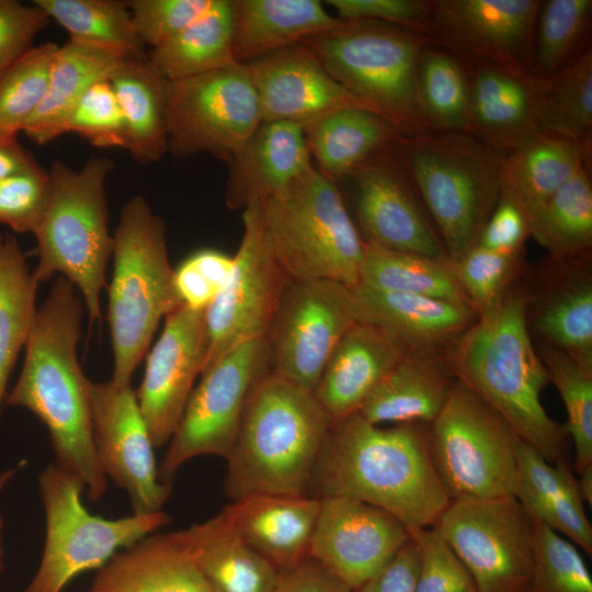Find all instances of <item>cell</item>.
<instances>
[{"label": "cell", "mask_w": 592, "mask_h": 592, "mask_svg": "<svg viewBox=\"0 0 592 592\" xmlns=\"http://www.w3.org/2000/svg\"><path fill=\"white\" fill-rule=\"evenodd\" d=\"M57 48L53 42L35 45L0 78V137L21 133L37 110Z\"/></svg>", "instance_id": "cell-47"}, {"label": "cell", "mask_w": 592, "mask_h": 592, "mask_svg": "<svg viewBox=\"0 0 592 592\" xmlns=\"http://www.w3.org/2000/svg\"><path fill=\"white\" fill-rule=\"evenodd\" d=\"M25 466V462H20L14 466H11L2 471H0V493L5 488V486L14 478V476ZM3 519L0 514V573L4 570L3 561Z\"/></svg>", "instance_id": "cell-61"}, {"label": "cell", "mask_w": 592, "mask_h": 592, "mask_svg": "<svg viewBox=\"0 0 592 592\" xmlns=\"http://www.w3.org/2000/svg\"><path fill=\"white\" fill-rule=\"evenodd\" d=\"M530 235L553 258L580 257L592 244L591 167H582L530 219Z\"/></svg>", "instance_id": "cell-40"}, {"label": "cell", "mask_w": 592, "mask_h": 592, "mask_svg": "<svg viewBox=\"0 0 592 592\" xmlns=\"http://www.w3.org/2000/svg\"><path fill=\"white\" fill-rule=\"evenodd\" d=\"M37 164L33 155L20 144L18 135L0 137V182Z\"/></svg>", "instance_id": "cell-60"}, {"label": "cell", "mask_w": 592, "mask_h": 592, "mask_svg": "<svg viewBox=\"0 0 592 592\" xmlns=\"http://www.w3.org/2000/svg\"><path fill=\"white\" fill-rule=\"evenodd\" d=\"M49 20L65 29L70 39L92 44L125 59H146L127 1L34 0Z\"/></svg>", "instance_id": "cell-41"}, {"label": "cell", "mask_w": 592, "mask_h": 592, "mask_svg": "<svg viewBox=\"0 0 592 592\" xmlns=\"http://www.w3.org/2000/svg\"><path fill=\"white\" fill-rule=\"evenodd\" d=\"M591 157L576 144L538 134L505 155L502 187L530 219Z\"/></svg>", "instance_id": "cell-35"}, {"label": "cell", "mask_w": 592, "mask_h": 592, "mask_svg": "<svg viewBox=\"0 0 592 592\" xmlns=\"http://www.w3.org/2000/svg\"><path fill=\"white\" fill-rule=\"evenodd\" d=\"M396 144L349 175L354 182L361 236L374 247L448 260L439 234L420 206Z\"/></svg>", "instance_id": "cell-19"}, {"label": "cell", "mask_w": 592, "mask_h": 592, "mask_svg": "<svg viewBox=\"0 0 592 592\" xmlns=\"http://www.w3.org/2000/svg\"><path fill=\"white\" fill-rule=\"evenodd\" d=\"M73 133L99 148H127L123 112L110 83L101 81L88 89L69 113L62 135Z\"/></svg>", "instance_id": "cell-50"}, {"label": "cell", "mask_w": 592, "mask_h": 592, "mask_svg": "<svg viewBox=\"0 0 592 592\" xmlns=\"http://www.w3.org/2000/svg\"><path fill=\"white\" fill-rule=\"evenodd\" d=\"M93 441L101 468L125 490L136 514L162 511L172 487L160 480L152 443L130 385L88 384Z\"/></svg>", "instance_id": "cell-17"}, {"label": "cell", "mask_w": 592, "mask_h": 592, "mask_svg": "<svg viewBox=\"0 0 592 592\" xmlns=\"http://www.w3.org/2000/svg\"><path fill=\"white\" fill-rule=\"evenodd\" d=\"M234 56L247 64L342 23L318 0H232Z\"/></svg>", "instance_id": "cell-31"}, {"label": "cell", "mask_w": 592, "mask_h": 592, "mask_svg": "<svg viewBox=\"0 0 592 592\" xmlns=\"http://www.w3.org/2000/svg\"><path fill=\"white\" fill-rule=\"evenodd\" d=\"M425 423L373 424L357 412L331 425L309 496L379 508L408 528L434 526L451 503L430 453Z\"/></svg>", "instance_id": "cell-1"}, {"label": "cell", "mask_w": 592, "mask_h": 592, "mask_svg": "<svg viewBox=\"0 0 592 592\" xmlns=\"http://www.w3.org/2000/svg\"><path fill=\"white\" fill-rule=\"evenodd\" d=\"M398 157L451 263L479 240L502 192L505 153L466 132L402 136Z\"/></svg>", "instance_id": "cell-5"}, {"label": "cell", "mask_w": 592, "mask_h": 592, "mask_svg": "<svg viewBox=\"0 0 592 592\" xmlns=\"http://www.w3.org/2000/svg\"><path fill=\"white\" fill-rule=\"evenodd\" d=\"M113 277L107 320L114 353L111 380L125 386L149 348L163 317L182 305L174 284L166 227L146 198L133 196L113 232Z\"/></svg>", "instance_id": "cell-6"}, {"label": "cell", "mask_w": 592, "mask_h": 592, "mask_svg": "<svg viewBox=\"0 0 592 592\" xmlns=\"http://www.w3.org/2000/svg\"><path fill=\"white\" fill-rule=\"evenodd\" d=\"M537 84L540 133L571 141L592 156V46Z\"/></svg>", "instance_id": "cell-38"}, {"label": "cell", "mask_w": 592, "mask_h": 592, "mask_svg": "<svg viewBox=\"0 0 592 592\" xmlns=\"http://www.w3.org/2000/svg\"><path fill=\"white\" fill-rule=\"evenodd\" d=\"M125 60L114 52L70 38L58 46L45 95L22 133L37 145L61 136L69 113L83 93L93 84L110 80Z\"/></svg>", "instance_id": "cell-32"}, {"label": "cell", "mask_w": 592, "mask_h": 592, "mask_svg": "<svg viewBox=\"0 0 592 592\" xmlns=\"http://www.w3.org/2000/svg\"><path fill=\"white\" fill-rule=\"evenodd\" d=\"M429 37L376 22L342 21L305 39L325 69L368 110L394 122L405 136L430 130L417 92V67Z\"/></svg>", "instance_id": "cell-9"}, {"label": "cell", "mask_w": 592, "mask_h": 592, "mask_svg": "<svg viewBox=\"0 0 592 592\" xmlns=\"http://www.w3.org/2000/svg\"><path fill=\"white\" fill-rule=\"evenodd\" d=\"M303 128L317 169L335 182L405 136L394 122L361 106L334 111Z\"/></svg>", "instance_id": "cell-33"}, {"label": "cell", "mask_w": 592, "mask_h": 592, "mask_svg": "<svg viewBox=\"0 0 592 592\" xmlns=\"http://www.w3.org/2000/svg\"><path fill=\"white\" fill-rule=\"evenodd\" d=\"M357 321L350 286L291 280L266 335L271 371L314 391L337 345Z\"/></svg>", "instance_id": "cell-16"}, {"label": "cell", "mask_w": 592, "mask_h": 592, "mask_svg": "<svg viewBox=\"0 0 592 592\" xmlns=\"http://www.w3.org/2000/svg\"><path fill=\"white\" fill-rule=\"evenodd\" d=\"M49 183V171L41 164L1 181L0 224L18 234H34L47 202Z\"/></svg>", "instance_id": "cell-52"}, {"label": "cell", "mask_w": 592, "mask_h": 592, "mask_svg": "<svg viewBox=\"0 0 592 592\" xmlns=\"http://www.w3.org/2000/svg\"><path fill=\"white\" fill-rule=\"evenodd\" d=\"M428 435L433 465L451 502L513 496L519 437L465 384L456 379L445 406L428 425Z\"/></svg>", "instance_id": "cell-11"}, {"label": "cell", "mask_w": 592, "mask_h": 592, "mask_svg": "<svg viewBox=\"0 0 592 592\" xmlns=\"http://www.w3.org/2000/svg\"><path fill=\"white\" fill-rule=\"evenodd\" d=\"M570 277V276H569ZM540 342L592 367V284L574 276L560 282L528 318Z\"/></svg>", "instance_id": "cell-44"}, {"label": "cell", "mask_w": 592, "mask_h": 592, "mask_svg": "<svg viewBox=\"0 0 592 592\" xmlns=\"http://www.w3.org/2000/svg\"><path fill=\"white\" fill-rule=\"evenodd\" d=\"M45 512V542L35 574L23 592H64L79 574L99 570L116 553L170 523L158 511L119 519L90 513L82 503V482L48 464L38 476Z\"/></svg>", "instance_id": "cell-10"}, {"label": "cell", "mask_w": 592, "mask_h": 592, "mask_svg": "<svg viewBox=\"0 0 592 592\" xmlns=\"http://www.w3.org/2000/svg\"><path fill=\"white\" fill-rule=\"evenodd\" d=\"M113 168L105 157H92L80 169L55 161L48 170L47 202L34 231L35 280L46 282L58 273L69 280L82 294L91 325L102 319L100 296L113 250L105 194Z\"/></svg>", "instance_id": "cell-7"}, {"label": "cell", "mask_w": 592, "mask_h": 592, "mask_svg": "<svg viewBox=\"0 0 592 592\" xmlns=\"http://www.w3.org/2000/svg\"><path fill=\"white\" fill-rule=\"evenodd\" d=\"M462 61L469 91L466 133L505 155L540 134L536 81L494 64Z\"/></svg>", "instance_id": "cell-23"}, {"label": "cell", "mask_w": 592, "mask_h": 592, "mask_svg": "<svg viewBox=\"0 0 592 592\" xmlns=\"http://www.w3.org/2000/svg\"><path fill=\"white\" fill-rule=\"evenodd\" d=\"M456 383L439 351L410 350L384 377L357 411L366 421L430 424Z\"/></svg>", "instance_id": "cell-29"}, {"label": "cell", "mask_w": 592, "mask_h": 592, "mask_svg": "<svg viewBox=\"0 0 592 592\" xmlns=\"http://www.w3.org/2000/svg\"><path fill=\"white\" fill-rule=\"evenodd\" d=\"M332 423L312 390L269 369L254 384L225 457V491L309 496L315 466Z\"/></svg>", "instance_id": "cell-4"}, {"label": "cell", "mask_w": 592, "mask_h": 592, "mask_svg": "<svg viewBox=\"0 0 592 592\" xmlns=\"http://www.w3.org/2000/svg\"><path fill=\"white\" fill-rule=\"evenodd\" d=\"M147 60L168 81L200 76L237 62L232 0H216L201 18L150 49Z\"/></svg>", "instance_id": "cell-37"}, {"label": "cell", "mask_w": 592, "mask_h": 592, "mask_svg": "<svg viewBox=\"0 0 592 592\" xmlns=\"http://www.w3.org/2000/svg\"><path fill=\"white\" fill-rule=\"evenodd\" d=\"M533 525L528 592H592L591 573L576 545L538 521Z\"/></svg>", "instance_id": "cell-48"}, {"label": "cell", "mask_w": 592, "mask_h": 592, "mask_svg": "<svg viewBox=\"0 0 592 592\" xmlns=\"http://www.w3.org/2000/svg\"><path fill=\"white\" fill-rule=\"evenodd\" d=\"M592 0H542L537 12L528 75L544 82L591 45Z\"/></svg>", "instance_id": "cell-42"}, {"label": "cell", "mask_w": 592, "mask_h": 592, "mask_svg": "<svg viewBox=\"0 0 592 592\" xmlns=\"http://www.w3.org/2000/svg\"><path fill=\"white\" fill-rule=\"evenodd\" d=\"M526 294L510 287L502 299L449 345L445 360L465 384L549 463L566 458L567 431L540 400L549 383L527 322Z\"/></svg>", "instance_id": "cell-3"}, {"label": "cell", "mask_w": 592, "mask_h": 592, "mask_svg": "<svg viewBox=\"0 0 592 592\" xmlns=\"http://www.w3.org/2000/svg\"><path fill=\"white\" fill-rule=\"evenodd\" d=\"M269 369L270 348L261 338L229 351L201 374L158 467L161 481L170 483L194 457L227 456L248 397Z\"/></svg>", "instance_id": "cell-13"}, {"label": "cell", "mask_w": 592, "mask_h": 592, "mask_svg": "<svg viewBox=\"0 0 592 592\" xmlns=\"http://www.w3.org/2000/svg\"><path fill=\"white\" fill-rule=\"evenodd\" d=\"M513 497L532 520L563 534L591 556L592 526L584 511L577 478L567 459L553 465L519 440Z\"/></svg>", "instance_id": "cell-30"}, {"label": "cell", "mask_w": 592, "mask_h": 592, "mask_svg": "<svg viewBox=\"0 0 592 592\" xmlns=\"http://www.w3.org/2000/svg\"><path fill=\"white\" fill-rule=\"evenodd\" d=\"M351 288L358 321L388 330L411 350L439 351L477 318L475 310L465 304L380 291L360 283Z\"/></svg>", "instance_id": "cell-28"}, {"label": "cell", "mask_w": 592, "mask_h": 592, "mask_svg": "<svg viewBox=\"0 0 592 592\" xmlns=\"http://www.w3.org/2000/svg\"><path fill=\"white\" fill-rule=\"evenodd\" d=\"M82 305L73 284L64 276L36 309L25 344V360L10 406L35 413L46 425L55 462L77 477L90 500L106 491L92 433L88 384L78 362Z\"/></svg>", "instance_id": "cell-2"}, {"label": "cell", "mask_w": 592, "mask_h": 592, "mask_svg": "<svg viewBox=\"0 0 592 592\" xmlns=\"http://www.w3.org/2000/svg\"><path fill=\"white\" fill-rule=\"evenodd\" d=\"M326 3L341 21H376L426 35L429 0H328Z\"/></svg>", "instance_id": "cell-56"}, {"label": "cell", "mask_w": 592, "mask_h": 592, "mask_svg": "<svg viewBox=\"0 0 592 592\" xmlns=\"http://www.w3.org/2000/svg\"><path fill=\"white\" fill-rule=\"evenodd\" d=\"M227 162L230 209L273 196L312 166L303 126L278 121H263Z\"/></svg>", "instance_id": "cell-25"}, {"label": "cell", "mask_w": 592, "mask_h": 592, "mask_svg": "<svg viewBox=\"0 0 592 592\" xmlns=\"http://www.w3.org/2000/svg\"><path fill=\"white\" fill-rule=\"evenodd\" d=\"M408 530L418 549L414 592H479L471 573L434 526Z\"/></svg>", "instance_id": "cell-51"}, {"label": "cell", "mask_w": 592, "mask_h": 592, "mask_svg": "<svg viewBox=\"0 0 592 592\" xmlns=\"http://www.w3.org/2000/svg\"><path fill=\"white\" fill-rule=\"evenodd\" d=\"M259 203L271 250L291 280L358 284L365 241L335 181L312 164Z\"/></svg>", "instance_id": "cell-8"}, {"label": "cell", "mask_w": 592, "mask_h": 592, "mask_svg": "<svg viewBox=\"0 0 592 592\" xmlns=\"http://www.w3.org/2000/svg\"><path fill=\"white\" fill-rule=\"evenodd\" d=\"M215 1L130 0L127 4L139 39L152 49L205 14Z\"/></svg>", "instance_id": "cell-53"}, {"label": "cell", "mask_w": 592, "mask_h": 592, "mask_svg": "<svg viewBox=\"0 0 592 592\" xmlns=\"http://www.w3.org/2000/svg\"><path fill=\"white\" fill-rule=\"evenodd\" d=\"M273 592H353L310 557L280 570Z\"/></svg>", "instance_id": "cell-59"}, {"label": "cell", "mask_w": 592, "mask_h": 592, "mask_svg": "<svg viewBox=\"0 0 592 592\" xmlns=\"http://www.w3.org/2000/svg\"><path fill=\"white\" fill-rule=\"evenodd\" d=\"M418 574V549L408 543L372 578L353 592H414Z\"/></svg>", "instance_id": "cell-58"}, {"label": "cell", "mask_w": 592, "mask_h": 592, "mask_svg": "<svg viewBox=\"0 0 592 592\" xmlns=\"http://www.w3.org/2000/svg\"><path fill=\"white\" fill-rule=\"evenodd\" d=\"M3 238L4 237L2 235H0V252H1L2 243H3Z\"/></svg>", "instance_id": "cell-63"}, {"label": "cell", "mask_w": 592, "mask_h": 592, "mask_svg": "<svg viewBox=\"0 0 592 592\" xmlns=\"http://www.w3.org/2000/svg\"><path fill=\"white\" fill-rule=\"evenodd\" d=\"M538 351L567 412L565 428L573 442L579 474L592 466V367L543 342Z\"/></svg>", "instance_id": "cell-46"}, {"label": "cell", "mask_w": 592, "mask_h": 592, "mask_svg": "<svg viewBox=\"0 0 592 592\" xmlns=\"http://www.w3.org/2000/svg\"><path fill=\"white\" fill-rule=\"evenodd\" d=\"M321 501L311 496L255 494L221 510L244 540L277 570L309 557Z\"/></svg>", "instance_id": "cell-27"}, {"label": "cell", "mask_w": 592, "mask_h": 592, "mask_svg": "<svg viewBox=\"0 0 592 592\" xmlns=\"http://www.w3.org/2000/svg\"><path fill=\"white\" fill-rule=\"evenodd\" d=\"M37 284L16 239L4 236L0 252V414L10 373L33 325Z\"/></svg>", "instance_id": "cell-43"}, {"label": "cell", "mask_w": 592, "mask_h": 592, "mask_svg": "<svg viewBox=\"0 0 592 592\" xmlns=\"http://www.w3.org/2000/svg\"><path fill=\"white\" fill-rule=\"evenodd\" d=\"M183 533L210 592H273L280 571L244 540L223 511Z\"/></svg>", "instance_id": "cell-34"}, {"label": "cell", "mask_w": 592, "mask_h": 592, "mask_svg": "<svg viewBox=\"0 0 592 592\" xmlns=\"http://www.w3.org/2000/svg\"><path fill=\"white\" fill-rule=\"evenodd\" d=\"M242 221L232 273L205 309L202 373L237 346L266 338L291 281L271 250L259 202L243 209Z\"/></svg>", "instance_id": "cell-15"}, {"label": "cell", "mask_w": 592, "mask_h": 592, "mask_svg": "<svg viewBox=\"0 0 592 592\" xmlns=\"http://www.w3.org/2000/svg\"><path fill=\"white\" fill-rule=\"evenodd\" d=\"M88 592H210L183 530L155 532L116 553Z\"/></svg>", "instance_id": "cell-26"}, {"label": "cell", "mask_w": 592, "mask_h": 592, "mask_svg": "<svg viewBox=\"0 0 592 592\" xmlns=\"http://www.w3.org/2000/svg\"><path fill=\"white\" fill-rule=\"evenodd\" d=\"M577 485L583 502L592 504V466L578 474Z\"/></svg>", "instance_id": "cell-62"}, {"label": "cell", "mask_w": 592, "mask_h": 592, "mask_svg": "<svg viewBox=\"0 0 592 592\" xmlns=\"http://www.w3.org/2000/svg\"><path fill=\"white\" fill-rule=\"evenodd\" d=\"M530 236L528 218L502 187L500 198L478 240L479 246L500 252H522Z\"/></svg>", "instance_id": "cell-57"}, {"label": "cell", "mask_w": 592, "mask_h": 592, "mask_svg": "<svg viewBox=\"0 0 592 592\" xmlns=\"http://www.w3.org/2000/svg\"><path fill=\"white\" fill-rule=\"evenodd\" d=\"M434 527L479 592H528L534 525L513 496L453 501Z\"/></svg>", "instance_id": "cell-14"}, {"label": "cell", "mask_w": 592, "mask_h": 592, "mask_svg": "<svg viewBox=\"0 0 592 592\" xmlns=\"http://www.w3.org/2000/svg\"><path fill=\"white\" fill-rule=\"evenodd\" d=\"M110 83L124 115L127 148L138 163L158 162L168 152L167 80L146 59H126Z\"/></svg>", "instance_id": "cell-36"}, {"label": "cell", "mask_w": 592, "mask_h": 592, "mask_svg": "<svg viewBox=\"0 0 592 592\" xmlns=\"http://www.w3.org/2000/svg\"><path fill=\"white\" fill-rule=\"evenodd\" d=\"M49 21L33 1L0 0V78L35 46L34 38Z\"/></svg>", "instance_id": "cell-55"}, {"label": "cell", "mask_w": 592, "mask_h": 592, "mask_svg": "<svg viewBox=\"0 0 592 592\" xmlns=\"http://www.w3.org/2000/svg\"><path fill=\"white\" fill-rule=\"evenodd\" d=\"M358 283L380 291L422 295L470 306L449 260L365 243Z\"/></svg>", "instance_id": "cell-39"}, {"label": "cell", "mask_w": 592, "mask_h": 592, "mask_svg": "<svg viewBox=\"0 0 592 592\" xmlns=\"http://www.w3.org/2000/svg\"><path fill=\"white\" fill-rule=\"evenodd\" d=\"M234 257L205 249L185 259L174 271V284L182 304L206 309L227 284Z\"/></svg>", "instance_id": "cell-54"}, {"label": "cell", "mask_w": 592, "mask_h": 592, "mask_svg": "<svg viewBox=\"0 0 592 592\" xmlns=\"http://www.w3.org/2000/svg\"><path fill=\"white\" fill-rule=\"evenodd\" d=\"M168 152L209 153L228 161L263 122L244 64L181 80H167Z\"/></svg>", "instance_id": "cell-12"}, {"label": "cell", "mask_w": 592, "mask_h": 592, "mask_svg": "<svg viewBox=\"0 0 592 592\" xmlns=\"http://www.w3.org/2000/svg\"><path fill=\"white\" fill-rule=\"evenodd\" d=\"M205 356V309L184 304L166 317L135 391L155 447L168 443L201 375Z\"/></svg>", "instance_id": "cell-21"}, {"label": "cell", "mask_w": 592, "mask_h": 592, "mask_svg": "<svg viewBox=\"0 0 592 592\" xmlns=\"http://www.w3.org/2000/svg\"><path fill=\"white\" fill-rule=\"evenodd\" d=\"M417 92L430 130L467 132L469 91L460 58L429 43L418 61Z\"/></svg>", "instance_id": "cell-45"}, {"label": "cell", "mask_w": 592, "mask_h": 592, "mask_svg": "<svg viewBox=\"0 0 592 592\" xmlns=\"http://www.w3.org/2000/svg\"><path fill=\"white\" fill-rule=\"evenodd\" d=\"M522 252H500L476 244L453 264L458 283L478 315L493 308L512 286Z\"/></svg>", "instance_id": "cell-49"}, {"label": "cell", "mask_w": 592, "mask_h": 592, "mask_svg": "<svg viewBox=\"0 0 592 592\" xmlns=\"http://www.w3.org/2000/svg\"><path fill=\"white\" fill-rule=\"evenodd\" d=\"M254 86L262 121L306 126L334 111L365 107L303 44L244 64Z\"/></svg>", "instance_id": "cell-22"}, {"label": "cell", "mask_w": 592, "mask_h": 592, "mask_svg": "<svg viewBox=\"0 0 592 592\" xmlns=\"http://www.w3.org/2000/svg\"><path fill=\"white\" fill-rule=\"evenodd\" d=\"M410 350L388 330L355 322L337 345L314 389L331 423L357 412Z\"/></svg>", "instance_id": "cell-24"}, {"label": "cell", "mask_w": 592, "mask_h": 592, "mask_svg": "<svg viewBox=\"0 0 592 592\" xmlns=\"http://www.w3.org/2000/svg\"><path fill=\"white\" fill-rule=\"evenodd\" d=\"M319 499L309 557L352 591L410 539L408 527L379 508L342 497Z\"/></svg>", "instance_id": "cell-20"}, {"label": "cell", "mask_w": 592, "mask_h": 592, "mask_svg": "<svg viewBox=\"0 0 592 592\" xmlns=\"http://www.w3.org/2000/svg\"><path fill=\"white\" fill-rule=\"evenodd\" d=\"M426 35L460 59L481 60L530 76L542 0H429Z\"/></svg>", "instance_id": "cell-18"}]
</instances>
